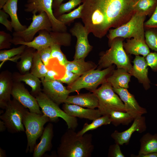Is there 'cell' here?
<instances>
[{"instance_id": "6da1fadb", "label": "cell", "mask_w": 157, "mask_h": 157, "mask_svg": "<svg viewBox=\"0 0 157 157\" xmlns=\"http://www.w3.org/2000/svg\"><path fill=\"white\" fill-rule=\"evenodd\" d=\"M81 17L89 34L101 38L112 28L129 21L135 12L132 0H81Z\"/></svg>"}, {"instance_id": "7a4b0ae2", "label": "cell", "mask_w": 157, "mask_h": 157, "mask_svg": "<svg viewBox=\"0 0 157 157\" xmlns=\"http://www.w3.org/2000/svg\"><path fill=\"white\" fill-rule=\"evenodd\" d=\"M92 135L78 136L75 130L68 129L62 136L57 149L58 157H90L94 149Z\"/></svg>"}, {"instance_id": "3957f363", "label": "cell", "mask_w": 157, "mask_h": 157, "mask_svg": "<svg viewBox=\"0 0 157 157\" xmlns=\"http://www.w3.org/2000/svg\"><path fill=\"white\" fill-rule=\"evenodd\" d=\"M124 39L121 37H117L109 43L110 48L101 55L98 69L106 68L114 64L117 68L124 69L130 73L132 66L124 49Z\"/></svg>"}, {"instance_id": "277c9868", "label": "cell", "mask_w": 157, "mask_h": 157, "mask_svg": "<svg viewBox=\"0 0 157 157\" xmlns=\"http://www.w3.org/2000/svg\"><path fill=\"white\" fill-rule=\"evenodd\" d=\"M38 33V35L31 42L17 41L12 42V43L15 45H24L33 48L37 51L50 47L54 44L65 47L71 45V36L67 32H62L43 30Z\"/></svg>"}, {"instance_id": "5b68a950", "label": "cell", "mask_w": 157, "mask_h": 157, "mask_svg": "<svg viewBox=\"0 0 157 157\" xmlns=\"http://www.w3.org/2000/svg\"><path fill=\"white\" fill-rule=\"evenodd\" d=\"M115 65L112 66L101 70L94 69L84 74L72 84L68 85L67 88L70 93L78 92L82 89H85L92 92L100 84L106 82L107 78L115 69Z\"/></svg>"}, {"instance_id": "8992f818", "label": "cell", "mask_w": 157, "mask_h": 157, "mask_svg": "<svg viewBox=\"0 0 157 157\" xmlns=\"http://www.w3.org/2000/svg\"><path fill=\"white\" fill-rule=\"evenodd\" d=\"M146 16L135 12L131 19L121 26L110 29L107 35L108 43L114 38H133L145 40L144 24Z\"/></svg>"}, {"instance_id": "52a82bcc", "label": "cell", "mask_w": 157, "mask_h": 157, "mask_svg": "<svg viewBox=\"0 0 157 157\" xmlns=\"http://www.w3.org/2000/svg\"><path fill=\"white\" fill-rule=\"evenodd\" d=\"M97 97L99 102L98 109L102 116H108L112 111L126 112L124 104L115 94L113 87L106 82L99 88L92 92Z\"/></svg>"}, {"instance_id": "ba28073f", "label": "cell", "mask_w": 157, "mask_h": 157, "mask_svg": "<svg viewBox=\"0 0 157 157\" xmlns=\"http://www.w3.org/2000/svg\"><path fill=\"white\" fill-rule=\"evenodd\" d=\"M50 121L49 118L44 115L27 111L24 115L23 123L25 129L27 139L26 153L33 152L38 138L41 136L44 124Z\"/></svg>"}, {"instance_id": "9c48e42d", "label": "cell", "mask_w": 157, "mask_h": 157, "mask_svg": "<svg viewBox=\"0 0 157 157\" xmlns=\"http://www.w3.org/2000/svg\"><path fill=\"white\" fill-rule=\"evenodd\" d=\"M35 98L43 114L48 117L50 122H57L61 118L66 122L68 129L75 130L78 125L76 117L68 115L43 92L40 93Z\"/></svg>"}, {"instance_id": "30bf717a", "label": "cell", "mask_w": 157, "mask_h": 157, "mask_svg": "<svg viewBox=\"0 0 157 157\" xmlns=\"http://www.w3.org/2000/svg\"><path fill=\"white\" fill-rule=\"evenodd\" d=\"M5 109L0 118L4 123L8 131L12 133L24 131L23 120L28 110L14 98L8 102Z\"/></svg>"}, {"instance_id": "8fae6325", "label": "cell", "mask_w": 157, "mask_h": 157, "mask_svg": "<svg viewBox=\"0 0 157 157\" xmlns=\"http://www.w3.org/2000/svg\"><path fill=\"white\" fill-rule=\"evenodd\" d=\"M33 15L32 21L26 29L20 31H14L13 33L11 43L17 41L30 42L33 40L35 34L40 31H52L51 23L45 12H42L37 15L36 14Z\"/></svg>"}, {"instance_id": "7c38bea8", "label": "cell", "mask_w": 157, "mask_h": 157, "mask_svg": "<svg viewBox=\"0 0 157 157\" xmlns=\"http://www.w3.org/2000/svg\"><path fill=\"white\" fill-rule=\"evenodd\" d=\"M53 2V0H27L24 5V10L33 14L37 12L39 13L45 12L51 23L53 31L67 32L66 26L58 20L54 15L52 10Z\"/></svg>"}, {"instance_id": "4fadbf2b", "label": "cell", "mask_w": 157, "mask_h": 157, "mask_svg": "<svg viewBox=\"0 0 157 157\" xmlns=\"http://www.w3.org/2000/svg\"><path fill=\"white\" fill-rule=\"evenodd\" d=\"M69 31L77 38L74 59H85L93 48L89 42L88 31L81 22H78L75 23Z\"/></svg>"}, {"instance_id": "5bb4252c", "label": "cell", "mask_w": 157, "mask_h": 157, "mask_svg": "<svg viewBox=\"0 0 157 157\" xmlns=\"http://www.w3.org/2000/svg\"><path fill=\"white\" fill-rule=\"evenodd\" d=\"M11 95L30 112L43 114L36 99L28 92L21 82L14 81Z\"/></svg>"}, {"instance_id": "9a60e30c", "label": "cell", "mask_w": 157, "mask_h": 157, "mask_svg": "<svg viewBox=\"0 0 157 157\" xmlns=\"http://www.w3.org/2000/svg\"><path fill=\"white\" fill-rule=\"evenodd\" d=\"M41 80L43 93L59 106L65 103L70 92L62 83L58 80L45 81L43 78Z\"/></svg>"}, {"instance_id": "2e32d148", "label": "cell", "mask_w": 157, "mask_h": 157, "mask_svg": "<svg viewBox=\"0 0 157 157\" xmlns=\"http://www.w3.org/2000/svg\"><path fill=\"white\" fill-rule=\"evenodd\" d=\"M146 129L145 117L142 115L135 118L133 124L128 129L121 132L115 130L111 134V136L115 143L119 145L128 144L134 132L136 131L142 133L146 131Z\"/></svg>"}, {"instance_id": "e0dca14e", "label": "cell", "mask_w": 157, "mask_h": 157, "mask_svg": "<svg viewBox=\"0 0 157 157\" xmlns=\"http://www.w3.org/2000/svg\"><path fill=\"white\" fill-rule=\"evenodd\" d=\"M113 89L124 102L126 112L129 114L134 119L147 113L146 109L139 105L134 96L130 93L127 89L113 88Z\"/></svg>"}, {"instance_id": "ac0fdd59", "label": "cell", "mask_w": 157, "mask_h": 157, "mask_svg": "<svg viewBox=\"0 0 157 157\" xmlns=\"http://www.w3.org/2000/svg\"><path fill=\"white\" fill-rule=\"evenodd\" d=\"M133 63V65L130 74L137 78L139 82L142 84L144 89L147 90L150 88V81L148 77V65L144 57L135 56Z\"/></svg>"}, {"instance_id": "d6986e66", "label": "cell", "mask_w": 157, "mask_h": 157, "mask_svg": "<svg viewBox=\"0 0 157 157\" xmlns=\"http://www.w3.org/2000/svg\"><path fill=\"white\" fill-rule=\"evenodd\" d=\"M62 109L68 115L81 119L93 120L102 116L98 109L85 108L74 104L64 103Z\"/></svg>"}, {"instance_id": "ffe728a7", "label": "cell", "mask_w": 157, "mask_h": 157, "mask_svg": "<svg viewBox=\"0 0 157 157\" xmlns=\"http://www.w3.org/2000/svg\"><path fill=\"white\" fill-rule=\"evenodd\" d=\"M12 74L8 70L0 74V107L5 109L8 102L10 100V95L13 85Z\"/></svg>"}, {"instance_id": "44dd1931", "label": "cell", "mask_w": 157, "mask_h": 157, "mask_svg": "<svg viewBox=\"0 0 157 157\" xmlns=\"http://www.w3.org/2000/svg\"><path fill=\"white\" fill-rule=\"evenodd\" d=\"M53 129V125L51 123L44 128L40 141L34 149L33 157H41L45 152L51 150L53 147L52 140L54 136Z\"/></svg>"}, {"instance_id": "7402d4cb", "label": "cell", "mask_w": 157, "mask_h": 157, "mask_svg": "<svg viewBox=\"0 0 157 157\" xmlns=\"http://www.w3.org/2000/svg\"><path fill=\"white\" fill-rule=\"evenodd\" d=\"M64 103L75 104L91 109L98 108L99 106L98 98L93 92L69 96Z\"/></svg>"}, {"instance_id": "603a6c76", "label": "cell", "mask_w": 157, "mask_h": 157, "mask_svg": "<svg viewBox=\"0 0 157 157\" xmlns=\"http://www.w3.org/2000/svg\"><path fill=\"white\" fill-rule=\"evenodd\" d=\"M13 81L24 82L29 86L31 88V94L35 97L41 92V80L30 72L22 74L17 72L12 74Z\"/></svg>"}, {"instance_id": "cb8c5ba5", "label": "cell", "mask_w": 157, "mask_h": 157, "mask_svg": "<svg viewBox=\"0 0 157 157\" xmlns=\"http://www.w3.org/2000/svg\"><path fill=\"white\" fill-rule=\"evenodd\" d=\"M131 76L125 69L117 68L107 78L106 81L110 83L113 88L127 89Z\"/></svg>"}, {"instance_id": "d4e9b609", "label": "cell", "mask_w": 157, "mask_h": 157, "mask_svg": "<svg viewBox=\"0 0 157 157\" xmlns=\"http://www.w3.org/2000/svg\"><path fill=\"white\" fill-rule=\"evenodd\" d=\"M123 46L127 54L140 55L145 57L150 53L149 48L145 40L134 38L127 39L126 42L123 43Z\"/></svg>"}, {"instance_id": "484cf974", "label": "cell", "mask_w": 157, "mask_h": 157, "mask_svg": "<svg viewBox=\"0 0 157 157\" xmlns=\"http://www.w3.org/2000/svg\"><path fill=\"white\" fill-rule=\"evenodd\" d=\"M97 65L92 61H85L84 59H74L69 61L65 65L66 70L81 76L84 74L95 69Z\"/></svg>"}, {"instance_id": "4316f807", "label": "cell", "mask_w": 157, "mask_h": 157, "mask_svg": "<svg viewBox=\"0 0 157 157\" xmlns=\"http://www.w3.org/2000/svg\"><path fill=\"white\" fill-rule=\"evenodd\" d=\"M18 0H8L2 9L10 17L12 25L15 31H23L27 27L22 25L19 22L17 15Z\"/></svg>"}, {"instance_id": "83f0119b", "label": "cell", "mask_w": 157, "mask_h": 157, "mask_svg": "<svg viewBox=\"0 0 157 157\" xmlns=\"http://www.w3.org/2000/svg\"><path fill=\"white\" fill-rule=\"evenodd\" d=\"M46 67L48 71L43 78L45 81L58 80L61 78L65 74V66L60 65L56 58H50Z\"/></svg>"}, {"instance_id": "f1b7e54d", "label": "cell", "mask_w": 157, "mask_h": 157, "mask_svg": "<svg viewBox=\"0 0 157 157\" xmlns=\"http://www.w3.org/2000/svg\"><path fill=\"white\" fill-rule=\"evenodd\" d=\"M36 49L27 47L20 56V60L17 63V67L20 73L24 74L29 72L32 67Z\"/></svg>"}, {"instance_id": "f546056e", "label": "cell", "mask_w": 157, "mask_h": 157, "mask_svg": "<svg viewBox=\"0 0 157 157\" xmlns=\"http://www.w3.org/2000/svg\"><path fill=\"white\" fill-rule=\"evenodd\" d=\"M140 147L138 155L157 153V134L154 135L147 133L140 139Z\"/></svg>"}, {"instance_id": "4dcf8cb0", "label": "cell", "mask_w": 157, "mask_h": 157, "mask_svg": "<svg viewBox=\"0 0 157 157\" xmlns=\"http://www.w3.org/2000/svg\"><path fill=\"white\" fill-rule=\"evenodd\" d=\"M157 5V0H138L133 5L135 12L151 16Z\"/></svg>"}, {"instance_id": "1f68e13d", "label": "cell", "mask_w": 157, "mask_h": 157, "mask_svg": "<svg viewBox=\"0 0 157 157\" xmlns=\"http://www.w3.org/2000/svg\"><path fill=\"white\" fill-rule=\"evenodd\" d=\"M108 117L111 123L115 126L121 124L127 125L134 119L128 113L122 111H112L109 113Z\"/></svg>"}, {"instance_id": "d6a6232c", "label": "cell", "mask_w": 157, "mask_h": 157, "mask_svg": "<svg viewBox=\"0 0 157 157\" xmlns=\"http://www.w3.org/2000/svg\"><path fill=\"white\" fill-rule=\"evenodd\" d=\"M110 123L111 120L108 116H102L93 120L90 124L85 123L82 129L77 133V135L82 136L89 131L95 129L102 125L109 124Z\"/></svg>"}, {"instance_id": "836d02e7", "label": "cell", "mask_w": 157, "mask_h": 157, "mask_svg": "<svg viewBox=\"0 0 157 157\" xmlns=\"http://www.w3.org/2000/svg\"><path fill=\"white\" fill-rule=\"evenodd\" d=\"M48 69L41 60L38 52L36 51L30 72L36 76L41 78L44 77Z\"/></svg>"}, {"instance_id": "e575fe53", "label": "cell", "mask_w": 157, "mask_h": 157, "mask_svg": "<svg viewBox=\"0 0 157 157\" xmlns=\"http://www.w3.org/2000/svg\"><path fill=\"white\" fill-rule=\"evenodd\" d=\"M83 6V4L82 3L72 11L62 14L56 18L65 25H68L75 19L81 18Z\"/></svg>"}, {"instance_id": "d590c367", "label": "cell", "mask_w": 157, "mask_h": 157, "mask_svg": "<svg viewBox=\"0 0 157 157\" xmlns=\"http://www.w3.org/2000/svg\"><path fill=\"white\" fill-rule=\"evenodd\" d=\"M82 3L81 0H69L68 2L62 3L57 8L54 9L53 13L57 18L66 12H69Z\"/></svg>"}, {"instance_id": "8d00e7d4", "label": "cell", "mask_w": 157, "mask_h": 157, "mask_svg": "<svg viewBox=\"0 0 157 157\" xmlns=\"http://www.w3.org/2000/svg\"><path fill=\"white\" fill-rule=\"evenodd\" d=\"M26 46L21 45L20 46L8 50H1L0 51V61L4 62L10 60V58L16 56L20 55L24 51Z\"/></svg>"}, {"instance_id": "74e56055", "label": "cell", "mask_w": 157, "mask_h": 157, "mask_svg": "<svg viewBox=\"0 0 157 157\" xmlns=\"http://www.w3.org/2000/svg\"><path fill=\"white\" fill-rule=\"evenodd\" d=\"M145 38L149 48L157 51V28L147 29L145 32Z\"/></svg>"}, {"instance_id": "f35d334b", "label": "cell", "mask_w": 157, "mask_h": 157, "mask_svg": "<svg viewBox=\"0 0 157 157\" xmlns=\"http://www.w3.org/2000/svg\"><path fill=\"white\" fill-rule=\"evenodd\" d=\"M60 47L58 44H54L50 47L51 51L50 58L56 59L60 65L65 66L68 60L61 51Z\"/></svg>"}, {"instance_id": "ab89813d", "label": "cell", "mask_w": 157, "mask_h": 157, "mask_svg": "<svg viewBox=\"0 0 157 157\" xmlns=\"http://www.w3.org/2000/svg\"><path fill=\"white\" fill-rule=\"evenodd\" d=\"M12 38L10 35L4 31H0V49L10 48Z\"/></svg>"}, {"instance_id": "60d3db41", "label": "cell", "mask_w": 157, "mask_h": 157, "mask_svg": "<svg viewBox=\"0 0 157 157\" xmlns=\"http://www.w3.org/2000/svg\"><path fill=\"white\" fill-rule=\"evenodd\" d=\"M80 76L72 72L66 70L64 76L58 80L62 83L69 85L78 79Z\"/></svg>"}, {"instance_id": "b9f144b4", "label": "cell", "mask_w": 157, "mask_h": 157, "mask_svg": "<svg viewBox=\"0 0 157 157\" xmlns=\"http://www.w3.org/2000/svg\"><path fill=\"white\" fill-rule=\"evenodd\" d=\"M145 57L147 65L153 71L157 72V53H150Z\"/></svg>"}, {"instance_id": "7bdbcfd3", "label": "cell", "mask_w": 157, "mask_h": 157, "mask_svg": "<svg viewBox=\"0 0 157 157\" xmlns=\"http://www.w3.org/2000/svg\"><path fill=\"white\" fill-rule=\"evenodd\" d=\"M9 15L3 9H0V23L5 26L7 30L12 32L13 28L11 21L8 19Z\"/></svg>"}, {"instance_id": "ee69618b", "label": "cell", "mask_w": 157, "mask_h": 157, "mask_svg": "<svg viewBox=\"0 0 157 157\" xmlns=\"http://www.w3.org/2000/svg\"><path fill=\"white\" fill-rule=\"evenodd\" d=\"M38 51L41 60L46 66L50 59L51 52L50 47L44 48Z\"/></svg>"}, {"instance_id": "f6af8a7d", "label": "cell", "mask_w": 157, "mask_h": 157, "mask_svg": "<svg viewBox=\"0 0 157 157\" xmlns=\"http://www.w3.org/2000/svg\"><path fill=\"white\" fill-rule=\"evenodd\" d=\"M119 145L117 144L110 145L108 149V156L109 157H124L122 153Z\"/></svg>"}, {"instance_id": "bcb514c9", "label": "cell", "mask_w": 157, "mask_h": 157, "mask_svg": "<svg viewBox=\"0 0 157 157\" xmlns=\"http://www.w3.org/2000/svg\"><path fill=\"white\" fill-rule=\"evenodd\" d=\"M144 28H157V5L155 10L150 18L144 23Z\"/></svg>"}, {"instance_id": "7dc6e473", "label": "cell", "mask_w": 157, "mask_h": 157, "mask_svg": "<svg viewBox=\"0 0 157 157\" xmlns=\"http://www.w3.org/2000/svg\"><path fill=\"white\" fill-rule=\"evenodd\" d=\"M131 156L136 157H157V153L154 152L145 154L138 155H135L133 154Z\"/></svg>"}, {"instance_id": "c3c4849f", "label": "cell", "mask_w": 157, "mask_h": 157, "mask_svg": "<svg viewBox=\"0 0 157 157\" xmlns=\"http://www.w3.org/2000/svg\"><path fill=\"white\" fill-rule=\"evenodd\" d=\"M64 0H53L52 8L55 9L57 8L62 3Z\"/></svg>"}, {"instance_id": "681fc988", "label": "cell", "mask_w": 157, "mask_h": 157, "mask_svg": "<svg viewBox=\"0 0 157 157\" xmlns=\"http://www.w3.org/2000/svg\"><path fill=\"white\" fill-rule=\"evenodd\" d=\"M7 128L4 123L3 121L0 120V131H4Z\"/></svg>"}, {"instance_id": "f907efd6", "label": "cell", "mask_w": 157, "mask_h": 157, "mask_svg": "<svg viewBox=\"0 0 157 157\" xmlns=\"http://www.w3.org/2000/svg\"><path fill=\"white\" fill-rule=\"evenodd\" d=\"M6 157V151L0 147V157Z\"/></svg>"}, {"instance_id": "816d5d0a", "label": "cell", "mask_w": 157, "mask_h": 157, "mask_svg": "<svg viewBox=\"0 0 157 157\" xmlns=\"http://www.w3.org/2000/svg\"><path fill=\"white\" fill-rule=\"evenodd\" d=\"M8 0H0V9L3 8V6Z\"/></svg>"}, {"instance_id": "f5cc1de1", "label": "cell", "mask_w": 157, "mask_h": 157, "mask_svg": "<svg viewBox=\"0 0 157 157\" xmlns=\"http://www.w3.org/2000/svg\"><path fill=\"white\" fill-rule=\"evenodd\" d=\"M132 0L134 2V3H135L138 0Z\"/></svg>"}, {"instance_id": "db71d44e", "label": "cell", "mask_w": 157, "mask_h": 157, "mask_svg": "<svg viewBox=\"0 0 157 157\" xmlns=\"http://www.w3.org/2000/svg\"><path fill=\"white\" fill-rule=\"evenodd\" d=\"M156 85L157 86V84Z\"/></svg>"}]
</instances>
